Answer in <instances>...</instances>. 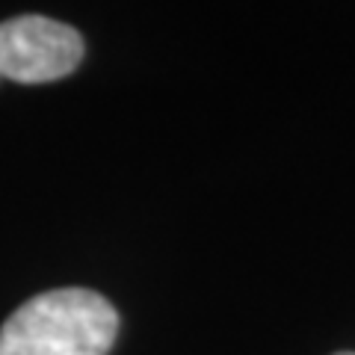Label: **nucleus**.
<instances>
[{"instance_id":"obj_1","label":"nucleus","mask_w":355,"mask_h":355,"mask_svg":"<svg viewBox=\"0 0 355 355\" xmlns=\"http://www.w3.org/2000/svg\"><path fill=\"white\" fill-rule=\"evenodd\" d=\"M119 314L83 287L48 291L24 302L0 329V355H107Z\"/></svg>"},{"instance_id":"obj_2","label":"nucleus","mask_w":355,"mask_h":355,"mask_svg":"<svg viewBox=\"0 0 355 355\" xmlns=\"http://www.w3.org/2000/svg\"><path fill=\"white\" fill-rule=\"evenodd\" d=\"M83 60L74 27L44 15H21L0 24V74L18 83H51L71 74Z\"/></svg>"},{"instance_id":"obj_3","label":"nucleus","mask_w":355,"mask_h":355,"mask_svg":"<svg viewBox=\"0 0 355 355\" xmlns=\"http://www.w3.org/2000/svg\"><path fill=\"white\" fill-rule=\"evenodd\" d=\"M338 355H355V352H338Z\"/></svg>"}]
</instances>
